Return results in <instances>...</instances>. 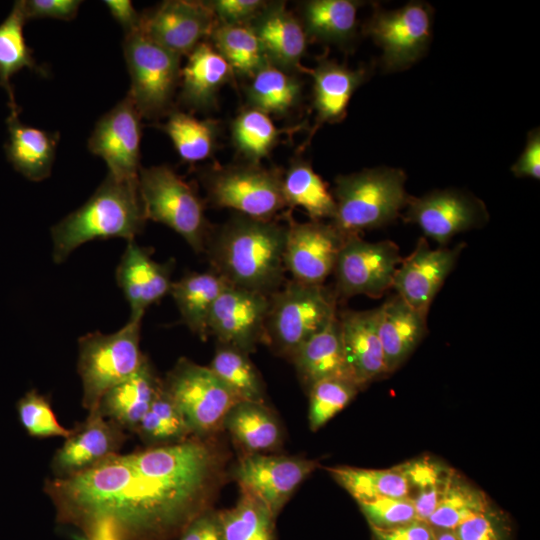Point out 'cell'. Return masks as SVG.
<instances>
[{
    "label": "cell",
    "instance_id": "cell-21",
    "mask_svg": "<svg viewBox=\"0 0 540 540\" xmlns=\"http://www.w3.org/2000/svg\"><path fill=\"white\" fill-rule=\"evenodd\" d=\"M123 428L96 409L89 412L84 424L72 430L56 452L52 467L56 478L83 471L109 455L117 453L124 442Z\"/></svg>",
    "mask_w": 540,
    "mask_h": 540
},
{
    "label": "cell",
    "instance_id": "cell-48",
    "mask_svg": "<svg viewBox=\"0 0 540 540\" xmlns=\"http://www.w3.org/2000/svg\"><path fill=\"white\" fill-rule=\"evenodd\" d=\"M218 24H249L267 4L261 0H213L206 2Z\"/></svg>",
    "mask_w": 540,
    "mask_h": 540
},
{
    "label": "cell",
    "instance_id": "cell-29",
    "mask_svg": "<svg viewBox=\"0 0 540 540\" xmlns=\"http://www.w3.org/2000/svg\"><path fill=\"white\" fill-rule=\"evenodd\" d=\"M161 382L147 358L135 374L103 395L97 409L121 428L136 431Z\"/></svg>",
    "mask_w": 540,
    "mask_h": 540
},
{
    "label": "cell",
    "instance_id": "cell-20",
    "mask_svg": "<svg viewBox=\"0 0 540 540\" xmlns=\"http://www.w3.org/2000/svg\"><path fill=\"white\" fill-rule=\"evenodd\" d=\"M173 264V260L156 262L135 240L127 242L116 268V281L129 304V319L142 321L146 309L170 293Z\"/></svg>",
    "mask_w": 540,
    "mask_h": 540
},
{
    "label": "cell",
    "instance_id": "cell-28",
    "mask_svg": "<svg viewBox=\"0 0 540 540\" xmlns=\"http://www.w3.org/2000/svg\"><path fill=\"white\" fill-rule=\"evenodd\" d=\"M291 358L302 382L308 387L329 378L353 381L344 355L338 315L305 341Z\"/></svg>",
    "mask_w": 540,
    "mask_h": 540
},
{
    "label": "cell",
    "instance_id": "cell-13",
    "mask_svg": "<svg viewBox=\"0 0 540 540\" xmlns=\"http://www.w3.org/2000/svg\"><path fill=\"white\" fill-rule=\"evenodd\" d=\"M141 115L126 95L96 123L89 151L101 157L108 173L118 179L138 180L140 171Z\"/></svg>",
    "mask_w": 540,
    "mask_h": 540
},
{
    "label": "cell",
    "instance_id": "cell-34",
    "mask_svg": "<svg viewBox=\"0 0 540 540\" xmlns=\"http://www.w3.org/2000/svg\"><path fill=\"white\" fill-rule=\"evenodd\" d=\"M301 95L300 79L270 63L250 78L246 89L250 106L268 115L287 114L299 103Z\"/></svg>",
    "mask_w": 540,
    "mask_h": 540
},
{
    "label": "cell",
    "instance_id": "cell-4",
    "mask_svg": "<svg viewBox=\"0 0 540 540\" xmlns=\"http://www.w3.org/2000/svg\"><path fill=\"white\" fill-rule=\"evenodd\" d=\"M405 173L378 167L340 175L332 195L335 215L331 224L346 238L393 222L407 205Z\"/></svg>",
    "mask_w": 540,
    "mask_h": 540
},
{
    "label": "cell",
    "instance_id": "cell-2",
    "mask_svg": "<svg viewBox=\"0 0 540 540\" xmlns=\"http://www.w3.org/2000/svg\"><path fill=\"white\" fill-rule=\"evenodd\" d=\"M287 226L238 215L209 235L212 270L229 285L270 295L284 282Z\"/></svg>",
    "mask_w": 540,
    "mask_h": 540
},
{
    "label": "cell",
    "instance_id": "cell-3",
    "mask_svg": "<svg viewBox=\"0 0 540 540\" xmlns=\"http://www.w3.org/2000/svg\"><path fill=\"white\" fill-rule=\"evenodd\" d=\"M145 221L138 180L118 179L108 173L81 207L52 227L53 261L64 262L75 249L89 241L134 240L143 230Z\"/></svg>",
    "mask_w": 540,
    "mask_h": 540
},
{
    "label": "cell",
    "instance_id": "cell-14",
    "mask_svg": "<svg viewBox=\"0 0 540 540\" xmlns=\"http://www.w3.org/2000/svg\"><path fill=\"white\" fill-rule=\"evenodd\" d=\"M406 206L405 220L418 225L440 246H445L455 234L477 228L488 220L483 202L461 190H436L419 198L409 196Z\"/></svg>",
    "mask_w": 540,
    "mask_h": 540
},
{
    "label": "cell",
    "instance_id": "cell-50",
    "mask_svg": "<svg viewBox=\"0 0 540 540\" xmlns=\"http://www.w3.org/2000/svg\"><path fill=\"white\" fill-rule=\"evenodd\" d=\"M179 540H225L219 513L208 509L200 514L181 533Z\"/></svg>",
    "mask_w": 540,
    "mask_h": 540
},
{
    "label": "cell",
    "instance_id": "cell-18",
    "mask_svg": "<svg viewBox=\"0 0 540 540\" xmlns=\"http://www.w3.org/2000/svg\"><path fill=\"white\" fill-rule=\"evenodd\" d=\"M216 25V18L206 2L169 0L141 14L140 31L182 56L211 36Z\"/></svg>",
    "mask_w": 540,
    "mask_h": 540
},
{
    "label": "cell",
    "instance_id": "cell-42",
    "mask_svg": "<svg viewBox=\"0 0 540 540\" xmlns=\"http://www.w3.org/2000/svg\"><path fill=\"white\" fill-rule=\"evenodd\" d=\"M281 133L268 114L252 107L241 111L231 125L235 148L253 164L269 155Z\"/></svg>",
    "mask_w": 540,
    "mask_h": 540
},
{
    "label": "cell",
    "instance_id": "cell-54",
    "mask_svg": "<svg viewBox=\"0 0 540 540\" xmlns=\"http://www.w3.org/2000/svg\"><path fill=\"white\" fill-rule=\"evenodd\" d=\"M103 3L108 8L112 17L122 26L125 34L140 29L141 14L136 11L129 0H105Z\"/></svg>",
    "mask_w": 540,
    "mask_h": 540
},
{
    "label": "cell",
    "instance_id": "cell-5",
    "mask_svg": "<svg viewBox=\"0 0 540 540\" xmlns=\"http://www.w3.org/2000/svg\"><path fill=\"white\" fill-rule=\"evenodd\" d=\"M141 320H131L118 331L90 332L78 340L77 369L82 381L83 406L98 408L103 395L135 374L147 359L140 350Z\"/></svg>",
    "mask_w": 540,
    "mask_h": 540
},
{
    "label": "cell",
    "instance_id": "cell-1",
    "mask_svg": "<svg viewBox=\"0 0 540 540\" xmlns=\"http://www.w3.org/2000/svg\"><path fill=\"white\" fill-rule=\"evenodd\" d=\"M200 438L109 455L45 492L88 537L169 540L210 509L223 480L222 454Z\"/></svg>",
    "mask_w": 540,
    "mask_h": 540
},
{
    "label": "cell",
    "instance_id": "cell-38",
    "mask_svg": "<svg viewBox=\"0 0 540 540\" xmlns=\"http://www.w3.org/2000/svg\"><path fill=\"white\" fill-rule=\"evenodd\" d=\"M160 128L185 162L205 160L214 152L218 124L213 120H201L188 113L171 110Z\"/></svg>",
    "mask_w": 540,
    "mask_h": 540
},
{
    "label": "cell",
    "instance_id": "cell-55",
    "mask_svg": "<svg viewBox=\"0 0 540 540\" xmlns=\"http://www.w3.org/2000/svg\"><path fill=\"white\" fill-rule=\"evenodd\" d=\"M435 540H457L451 530L434 529Z\"/></svg>",
    "mask_w": 540,
    "mask_h": 540
},
{
    "label": "cell",
    "instance_id": "cell-49",
    "mask_svg": "<svg viewBox=\"0 0 540 540\" xmlns=\"http://www.w3.org/2000/svg\"><path fill=\"white\" fill-rule=\"evenodd\" d=\"M80 0H24L27 20L54 18L69 21L76 17Z\"/></svg>",
    "mask_w": 540,
    "mask_h": 540
},
{
    "label": "cell",
    "instance_id": "cell-33",
    "mask_svg": "<svg viewBox=\"0 0 540 540\" xmlns=\"http://www.w3.org/2000/svg\"><path fill=\"white\" fill-rule=\"evenodd\" d=\"M282 192L287 206L300 207L314 221L333 219L335 201L327 184L303 159H294L282 174Z\"/></svg>",
    "mask_w": 540,
    "mask_h": 540
},
{
    "label": "cell",
    "instance_id": "cell-7",
    "mask_svg": "<svg viewBox=\"0 0 540 540\" xmlns=\"http://www.w3.org/2000/svg\"><path fill=\"white\" fill-rule=\"evenodd\" d=\"M139 193L146 220L179 234L196 253L205 251L210 235L204 206L196 191L167 165L140 168Z\"/></svg>",
    "mask_w": 540,
    "mask_h": 540
},
{
    "label": "cell",
    "instance_id": "cell-25",
    "mask_svg": "<svg viewBox=\"0 0 540 540\" xmlns=\"http://www.w3.org/2000/svg\"><path fill=\"white\" fill-rule=\"evenodd\" d=\"M378 334L388 373L397 369L426 333V317L398 295L378 307Z\"/></svg>",
    "mask_w": 540,
    "mask_h": 540
},
{
    "label": "cell",
    "instance_id": "cell-40",
    "mask_svg": "<svg viewBox=\"0 0 540 540\" xmlns=\"http://www.w3.org/2000/svg\"><path fill=\"white\" fill-rule=\"evenodd\" d=\"M488 511L489 504L485 494L457 478L452 471L427 523L433 529L453 530L465 520Z\"/></svg>",
    "mask_w": 540,
    "mask_h": 540
},
{
    "label": "cell",
    "instance_id": "cell-36",
    "mask_svg": "<svg viewBox=\"0 0 540 540\" xmlns=\"http://www.w3.org/2000/svg\"><path fill=\"white\" fill-rule=\"evenodd\" d=\"M327 471L357 502L383 496L408 498L409 495L408 482L400 465L385 470L338 466Z\"/></svg>",
    "mask_w": 540,
    "mask_h": 540
},
{
    "label": "cell",
    "instance_id": "cell-39",
    "mask_svg": "<svg viewBox=\"0 0 540 540\" xmlns=\"http://www.w3.org/2000/svg\"><path fill=\"white\" fill-rule=\"evenodd\" d=\"M219 513L225 540H275V520L268 507L241 489L236 505Z\"/></svg>",
    "mask_w": 540,
    "mask_h": 540
},
{
    "label": "cell",
    "instance_id": "cell-6",
    "mask_svg": "<svg viewBox=\"0 0 540 540\" xmlns=\"http://www.w3.org/2000/svg\"><path fill=\"white\" fill-rule=\"evenodd\" d=\"M336 316L335 296L323 284L292 279L269 295L263 342L291 357Z\"/></svg>",
    "mask_w": 540,
    "mask_h": 540
},
{
    "label": "cell",
    "instance_id": "cell-19",
    "mask_svg": "<svg viewBox=\"0 0 540 540\" xmlns=\"http://www.w3.org/2000/svg\"><path fill=\"white\" fill-rule=\"evenodd\" d=\"M464 247L439 246L431 249L425 238H420L412 253L403 258L394 274L392 287L412 309L426 317L430 305L453 270Z\"/></svg>",
    "mask_w": 540,
    "mask_h": 540
},
{
    "label": "cell",
    "instance_id": "cell-52",
    "mask_svg": "<svg viewBox=\"0 0 540 540\" xmlns=\"http://www.w3.org/2000/svg\"><path fill=\"white\" fill-rule=\"evenodd\" d=\"M516 177L540 178V133L534 129L528 134L525 148L518 160L511 167Z\"/></svg>",
    "mask_w": 540,
    "mask_h": 540
},
{
    "label": "cell",
    "instance_id": "cell-47",
    "mask_svg": "<svg viewBox=\"0 0 540 540\" xmlns=\"http://www.w3.org/2000/svg\"><path fill=\"white\" fill-rule=\"evenodd\" d=\"M357 503L370 527L389 528L419 520L411 499L407 497L383 496Z\"/></svg>",
    "mask_w": 540,
    "mask_h": 540
},
{
    "label": "cell",
    "instance_id": "cell-15",
    "mask_svg": "<svg viewBox=\"0 0 540 540\" xmlns=\"http://www.w3.org/2000/svg\"><path fill=\"white\" fill-rule=\"evenodd\" d=\"M345 238L330 223L288 219L284 266L292 279L321 285L334 271Z\"/></svg>",
    "mask_w": 540,
    "mask_h": 540
},
{
    "label": "cell",
    "instance_id": "cell-17",
    "mask_svg": "<svg viewBox=\"0 0 540 540\" xmlns=\"http://www.w3.org/2000/svg\"><path fill=\"white\" fill-rule=\"evenodd\" d=\"M318 462L294 456L248 454L234 474L241 489L258 497L275 518L297 487L318 467Z\"/></svg>",
    "mask_w": 540,
    "mask_h": 540
},
{
    "label": "cell",
    "instance_id": "cell-24",
    "mask_svg": "<svg viewBox=\"0 0 540 540\" xmlns=\"http://www.w3.org/2000/svg\"><path fill=\"white\" fill-rule=\"evenodd\" d=\"M369 75L367 67L351 69L336 61L321 59L311 70L315 129L323 123L341 121L346 115L350 98Z\"/></svg>",
    "mask_w": 540,
    "mask_h": 540
},
{
    "label": "cell",
    "instance_id": "cell-53",
    "mask_svg": "<svg viewBox=\"0 0 540 540\" xmlns=\"http://www.w3.org/2000/svg\"><path fill=\"white\" fill-rule=\"evenodd\" d=\"M451 531L457 540H501L488 513L471 517Z\"/></svg>",
    "mask_w": 540,
    "mask_h": 540
},
{
    "label": "cell",
    "instance_id": "cell-51",
    "mask_svg": "<svg viewBox=\"0 0 540 540\" xmlns=\"http://www.w3.org/2000/svg\"><path fill=\"white\" fill-rule=\"evenodd\" d=\"M371 529L377 540H435L434 529L422 520L389 528Z\"/></svg>",
    "mask_w": 540,
    "mask_h": 540
},
{
    "label": "cell",
    "instance_id": "cell-22",
    "mask_svg": "<svg viewBox=\"0 0 540 540\" xmlns=\"http://www.w3.org/2000/svg\"><path fill=\"white\" fill-rule=\"evenodd\" d=\"M379 309L345 311L338 318L347 367L359 388L388 373L378 334Z\"/></svg>",
    "mask_w": 540,
    "mask_h": 540
},
{
    "label": "cell",
    "instance_id": "cell-37",
    "mask_svg": "<svg viewBox=\"0 0 540 540\" xmlns=\"http://www.w3.org/2000/svg\"><path fill=\"white\" fill-rule=\"evenodd\" d=\"M216 51L234 74L249 79L268 64L262 46L249 24H217L210 36Z\"/></svg>",
    "mask_w": 540,
    "mask_h": 540
},
{
    "label": "cell",
    "instance_id": "cell-27",
    "mask_svg": "<svg viewBox=\"0 0 540 540\" xmlns=\"http://www.w3.org/2000/svg\"><path fill=\"white\" fill-rule=\"evenodd\" d=\"M7 124L6 153L12 166L30 181L39 182L49 177L59 133L25 125L18 119L17 112H11Z\"/></svg>",
    "mask_w": 540,
    "mask_h": 540
},
{
    "label": "cell",
    "instance_id": "cell-44",
    "mask_svg": "<svg viewBox=\"0 0 540 540\" xmlns=\"http://www.w3.org/2000/svg\"><path fill=\"white\" fill-rule=\"evenodd\" d=\"M135 432L146 442L163 445L183 441L192 434L162 382Z\"/></svg>",
    "mask_w": 540,
    "mask_h": 540
},
{
    "label": "cell",
    "instance_id": "cell-12",
    "mask_svg": "<svg viewBox=\"0 0 540 540\" xmlns=\"http://www.w3.org/2000/svg\"><path fill=\"white\" fill-rule=\"evenodd\" d=\"M402 259L392 241L367 242L358 235L346 237L333 271L337 294L345 298L380 297L392 287Z\"/></svg>",
    "mask_w": 540,
    "mask_h": 540
},
{
    "label": "cell",
    "instance_id": "cell-43",
    "mask_svg": "<svg viewBox=\"0 0 540 540\" xmlns=\"http://www.w3.org/2000/svg\"><path fill=\"white\" fill-rule=\"evenodd\" d=\"M409 487L411 499L419 520L427 522L442 496L452 471L429 458L400 465Z\"/></svg>",
    "mask_w": 540,
    "mask_h": 540
},
{
    "label": "cell",
    "instance_id": "cell-46",
    "mask_svg": "<svg viewBox=\"0 0 540 540\" xmlns=\"http://www.w3.org/2000/svg\"><path fill=\"white\" fill-rule=\"evenodd\" d=\"M16 410L21 425L32 437L67 438L72 433L59 423L47 398L36 390L26 392L18 400Z\"/></svg>",
    "mask_w": 540,
    "mask_h": 540
},
{
    "label": "cell",
    "instance_id": "cell-26",
    "mask_svg": "<svg viewBox=\"0 0 540 540\" xmlns=\"http://www.w3.org/2000/svg\"><path fill=\"white\" fill-rule=\"evenodd\" d=\"M188 55L187 63L181 68L180 100L190 108L206 110L214 106L219 90L234 73L209 43H200Z\"/></svg>",
    "mask_w": 540,
    "mask_h": 540
},
{
    "label": "cell",
    "instance_id": "cell-32",
    "mask_svg": "<svg viewBox=\"0 0 540 540\" xmlns=\"http://www.w3.org/2000/svg\"><path fill=\"white\" fill-rule=\"evenodd\" d=\"M223 428L249 454L273 450L281 442L280 425L264 403H236L226 414Z\"/></svg>",
    "mask_w": 540,
    "mask_h": 540
},
{
    "label": "cell",
    "instance_id": "cell-45",
    "mask_svg": "<svg viewBox=\"0 0 540 540\" xmlns=\"http://www.w3.org/2000/svg\"><path fill=\"white\" fill-rule=\"evenodd\" d=\"M309 427L316 431L355 397L359 387L349 379L329 378L309 387Z\"/></svg>",
    "mask_w": 540,
    "mask_h": 540
},
{
    "label": "cell",
    "instance_id": "cell-8",
    "mask_svg": "<svg viewBox=\"0 0 540 540\" xmlns=\"http://www.w3.org/2000/svg\"><path fill=\"white\" fill-rule=\"evenodd\" d=\"M124 57L131 79L128 96L141 117L158 118L170 112L180 82V59L157 44L140 29L125 34Z\"/></svg>",
    "mask_w": 540,
    "mask_h": 540
},
{
    "label": "cell",
    "instance_id": "cell-23",
    "mask_svg": "<svg viewBox=\"0 0 540 540\" xmlns=\"http://www.w3.org/2000/svg\"><path fill=\"white\" fill-rule=\"evenodd\" d=\"M249 25L268 63L293 74L302 70L300 60L306 51L307 36L301 21L284 2L267 3Z\"/></svg>",
    "mask_w": 540,
    "mask_h": 540
},
{
    "label": "cell",
    "instance_id": "cell-31",
    "mask_svg": "<svg viewBox=\"0 0 540 540\" xmlns=\"http://www.w3.org/2000/svg\"><path fill=\"white\" fill-rule=\"evenodd\" d=\"M359 4L353 0L304 2L301 24L306 36L328 44L348 45L356 36Z\"/></svg>",
    "mask_w": 540,
    "mask_h": 540
},
{
    "label": "cell",
    "instance_id": "cell-10",
    "mask_svg": "<svg viewBox=\"0 0 540 540\" xmlns=\"http://www.w3.org/2000/svg\"><path fill=\"white\" fill-rule=\"evenodd\" d=\"M203 182L211 203L250 218L271 220L287 207L282 173L260 164L247 162L215 169L205 175Z\"/></svg>",
    "mask_w": 540,
    "mask_h": 540
},
{
    "label": "cell",
    "instance_id": "cell-9",
    "mask_svg": "<svg viewBox=\"0 0 540 540\" xmlns=\"http://www.w3.org/2000/svg\"><path fill=\"white\" fill-rule=\"evenodd\" d=\"M192 434L207 436L221 427L229 410L241 400L209 368L180 358L162 381Z\"/></svg>",
    "mask_w": 540,
    "mask_h": 540
},
{
    "label": "cell",
    "instance_id": "cell-41",
    "mask_svg": "<svg viewBox=\"0 0 540 540\" xmlns=\"http://www.w3.org/2000/svg\"><path fill=\"white\" fill-rule=\"evenodd\" d=\"M209 368L241 401L264 403L263 381L247 353L220 344Z\"/></svg>",
    "mask_w": 540,
    "mask_h": 540
},
{
    "label": "cell",
    "instance_id": "cell-11",
    "mask_svg": "<svg viewBox=\"0 0 540 540\" xmlns=\"http://www.w3.org/2000/svg\"><path fill=\"white\" fill-rule=\"evenodd\" d=\"M433 12L424 2L386 10L374 7L364 33L382 49V68L387 72L409 68L427 51L432 38Z\"/></svg>",
    "mask_w": 540,
    "mask_h": 540
},
{
    "label": "cell",
    "instance_id": "cell-35",
    "mask_svg": "<svg viewBox=\"0 0 540 540\" xmlns=\"http://www.w3.org/2000/svg\"><path fill=\"white\" fill-rule=\"evenodd\" d=\"M27 21L24 11V0L16 1L6 19L0 24V86L9 97L11 112H19L15 103L10 78L28 68L45 75L32 56V50L27 46L23 27Z\"/></svg>",
    "mask_w": 540,
    "mask_h": 540
},
{
    "label": "cell",
    "instance_id": "cell-16",
    "mask_svg": "<svg viewBox=\"0 0 540 540\" xmlns=\"http://www.w3.org/2000/svg\"><path fill=\"white\" fill-rule=\"evenodd\" d=\"M268 308L269 295L227 285L211 309L209 334L249 354L263 342Z\"/></svg>",
    "mask_w": 540,
    "mask_h": 540
},
{
    "label": "cell",
    "instance_id": "cell-56",
    "mask_svg": "<svg viewBox=\"0 0 540 540\" xmlns=\"http://www.w3.org/2000/svg\"><path fill=\"white\" fill-rule=\"evenodd\" d=\"M74 540H119L112 537H88V536H80V535H74Z\"/></svg>",
    "mask_w": 540,
    "mask_h": 540
},
{
    "label": "cell",
    "instance_id": "cell-30",
    "mask_svg": "<svg viewBox=\"0 0 540 540\" xmlns=\"http://www.w3.org/2000/svg\"><path fill=\"white\" fill-rule=\"evenodd\" d=\"M227 285L212 269L187 273L172 283L169 294L174 299L182 322L201 340H206L209 335L211 309Z\"/></svg>",
    "mask_w": 540,
    "mask_h": 540
}]
</instances>
